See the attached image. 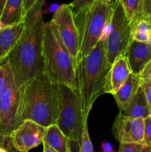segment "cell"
<instances>
[{
  "label": "cell",
  "instance_id": "36",
  "mask_svg": "<svg viewBox=\"0 0 151 152\" xmlns=\"http://www.w3.org/2000/svg\"><path fill=\"white\" fill-rule=\"evenodd\" d=\"M0 152H8V151H7V148L0 146Z\"/></svg>",
  "mask_w": 151,
  "mask_h": 152
},
{
  "label": "cell",
  "instance_id": "20",
  "mask_svg": "<svg viewBox=\"0 0 151 152\" xmlns=\"http://www.w3.org/2000/svg\"><path fill=\"white\" fill-rule=\"evenodd\" d=\"M79 152H94L87 129V121L83 122L82 132L80 140Z\"/></svg>",
  "mask_w": 151,
  "mask_h": 152
},
{
  "label": "cell",
  "instance_id": "16",
  "mask_svg": "<svg viewBox=\"0 0 151 152\" xmlns=\"http://www.w3.org/2000/svg\"><path fill=\"white\" fill-rule=\"evenodd\" d=\"M124 116L130 118H143L149 117L150 111L148 107L144 92L142 86L138 89L127 106L123 111H120Z\"/></svg>",
  "mask_w": 151,
  "mask_h": 152
},
{
  "label": "cell",
  "instance_id": "12",
  "mask_svg": "<svg viewBox=\"0 0 151 152\" xmlns=\"http://www.w3.org/2000/svg\"><path fill=\"white\" fill-rule=\"evenodd\" d=\"M124 56L128 60L131 72L140 75L151 61V48L147 43L133 40L127 48Z\"/></svg>",
  "mask_w": 151,
  "mask_h": 152
},
{
  "label": "cell",
  "instance_id": "33",
  "mask_svg": "<svg viewBox=\"0 0 151 152\" xmlns=\"http://www.w3.org/2000/svg\"><path fill=\"white\" fill-rule=\"evenodd\" d=\"M43 144V152H58L56 150L53 149V148L50 146L47 143L45 142H42Z\"/></svg>",
  "mask_w": 151,
  "mask_h": 152
},
{
  "label": "cell",
  "instance_id": "32",
  "mask_svg": "<svg viewBox=\"0 0 151 152\" xmlns=\"http://www.w3.org/2000/svg\"><path fill=\"white\" fill-rule=\"evenodd\" d=\"M80 142L70 140V152H79Z\"/></svg>",
  "mask_w": 151,
  "mask_h": 152
},
{
  "label": "cell",
  "instance_id": "19",
  "mask_svg": "<svg viewBox=\"0 0 151 152\" xmlns=\"http://www.w3.org/2000/svg\"><path fill=\"white\" fill-rule=\"evenodd\" d=\"M130 25L142 18V0H118Z\"/></svg>",
  "mask_w": 151,
  "mask_h": 152
},
{
  "label": "cell",
  "instance_id": "39",
  "mask_svg": "<svg viewBox=\"0 0 151 152\" xmlns=\"http://www.w3.org/2000/svg\"><path fill=\"white\" fill-rule=\"evenodd\" d=\"M149 148H150V152H151V143H150V145Z\"/></svg>",
  "mask_w": 151,
  "mask_h": 152
},
{
  "label": "cell",
  "instance_id": "22",
  "mask_svg": "<svg viewBox=\"0 0 151 152\" xmlns=\"http://www.w3.org/2000/svg\"><path fill=\"white\" fill-rule=\"evenodd\" d=\"M118 152H150V150L145 143H127L120 144Z\"/></svg>",
  "mask_w": 151,
  "mask_h": 152
},
{
  "label": "cell",
  "instance_id": "1",
  "mask_svg": "<svg viewBox=\"0 0 151 152\" xmlns=\"http://www.w3.org/2000/svg\"><path fill=\"white\" fill-rule=\"evenodd\" d=\"M45 0H40L25 18V29L6 59L18 88L31 79L44 73L43 57V26L41 7Z\"/></svg>",
  "mask_w": 151,
  "mask_h": 152
},
{
  "label": "cell",
  "instance_id": "11",
  "mask_svg": "<svg viewBox=\"0 0 151 152\" xmlns=\"http://www.w3.org/2000/svg\"><path fill=\"white\" fill-rule=\"evenodd\" d=\"M46 128L32 120H25L10 134L13 146L20 151L28 152L42 143Z\"/></svg>",
  "mask_w": 151,
  "mask_h": 152
},
{
  "label": "cell",
  "instance_id": "40",
  "mask_svg": "<svg viewBox=\"0 0 151 152\" xmlns=\"http://www.w3.org/2000/svg\"><path fill=\"white\" fill-rule=\"evenodd\" d=\"M149 117H150V118H151V111H150V114H149Z\"/></svg>",
  "mask_w": 151,
  "mask_h": 152
},
{
  "label": "cell",
  "instance_id": "30",
  "mask_svg": "<svg viewBox=\"0 0 151 152\" xmlns=\"http://www.w3.org/2000/svg\"><path fill=\"white\" fill-rule=\"evenodd\" d=\"M40 0H24V10L25 13L31 10Z\"/></svg>",
  "mask_w": 151,
  "mask_h": 152
},
{
  "label": "cell",
  "instance_id": "8",
  "mask_svg": "<svg viewBox=\"0 0 151 152\" xmlns=\"http://www.w3.org/2000/svg\"><path fill=\"white\" fill-rule=\"evenodd\" d=\"M20 94L9 68L7 83L0 93V135L9 137L17 128Z\"/></svg>",
  "mask_w": 151,
  "mask_h": 152
},
{
  "label": "cell",
  "instance_id": "7",
  "mask_svg": "<svg viewBox=\"0 0 151 152\" xmlns=\"http://www.w3.org/2000/svg\"><path fill=\"white\" fill-rule=\"evenodd\" d=\"M113 29L105 42L106 59L108 64L112 65L118 57L124 56L127 48L133 41L131 25L128 22L122 6L118 0L113 2Z\"/></svg>",
  "mask_w": 151,
  "mask_h": 152
},
{
  "label": "cell",
  "instance_id": "31",
  "mask_svg": "<svg viewBox=\"0 0 151 152\" xmlns=\"http://www.w3.org/2000/svg\"><path fill=\"white\" fill-rule=\"evenodd\" d=\"M101 152H115L114 150L113 145L108 142H102L101 144Z\"/></svg>",
  "mask_w": 151,
  "mask_h": 152
},
{
  "label": "cell",
  "instance_id": "18",
  "mask_svg": "<svg viewBox=\"0 0 151 152\" xmlns=\"http://www.w3.org/2000/svg\"><path fill=\"white\" fill-rule=\"evenodd\" d=\"M43 142L58 152H70V140L65 136L56 124L46 128Z\"/></svg>",
  "mask_w": 151,
  "mask_h": 152
},
{
  "label": "cell",
  "instance_id": "14",
  "mask_svg": "<svg viewBox=\"0 0 151 152\" xmlns=\"http://www.w3.org/2000/svg\"><path fill=\"white\" fill-rule=\"evenodd\" d=\"M142 83L141 76L131 73L125 83L114 94H113L120 111H123L127 106L132 98L137 92L138 89L142 86Z\"/></svg>",
  "mask_w": 151,
  "mask_h": 152
},
{
  "label": "cell",
  "instance_id": "26",
  "mask_svg": "<svg viewBox=\"0 0 151 152\" xmlns=\"http://www.w3.org/2000/svg\"><path fill=\"white\" fill-rule=\"evenodd\" d=\"M144 142L147 146L151 143V118L150 117L144 119Z\"/></svg>",
  "mask_w": 151,
  "mask_h": 152
},
{
  "label": "cell",
  "instance_id": "29",
  "mask_svg": "<svg viewBox=\"0 0 151 152\" xmlns=\"http://www.w3.org/2000/svg\"><path fill=\"white\" fill-rule=\"evenodd\" d=\"M112 20V19H111ZM113 29V25H112V22L111 21H110L106 25H105V28L103 30V32L102 34V37H101L100 40L99 41H102V42H106L107 38L109 37L111 31H112Z\"/></svg>",
  "mask_w": 151,
  "mask_h": 152
},
{
  "label": "cell",
  "instance_id": "9",
  "mask_svg": "<svg viewBox=\"0 0 151 152\" xmlns=\"http://www.w3.org/2000/svg\"><path fill=\"white\" fill-rule=\"evenodd\" d=\"M51 21L56 25L61 41L76 69L78 63V36L70 4L59 5Z\"/></svg>",
  "mask_w": 151,
  "mask_h": 152
},
{
  "label": "cell",
  "instance_id": "25",
  "mask_svg": "<svg viewBox=\"0 0 151 152\" xmlns=\"http://www.w3.org/2000/svg\"><path fill=\"white\" fill-rule=\"evenodd\" d=\"M142 87L143 88L149 109L151 111V77H150V78L142 79Z\"/></svg>",
  "mask_w": 151,
  "mask_h": 152
},
{
  "label": "cell",
  "instance_id": "4",
  "mask_svg": "<svg viewBox=\"0 0 151 152\" xmlns=\"http://www.w3.org/2000/svg\"><path fill=\"white\" fill-rule=\"evenodd\" d=\"M42 46L44 72L54 83L65 84L78 92L76 69L52 21L44 24Z\"/></svg>",
  "mask_w": 151,
  "mask_h": 152
},
{
  "label": "cell",
  "instance_id": "17",
  "mask_svg": "<svg viewBox=\"0 0 151 152\" xmlns=\"http://www.w3.org/2000/svg\"><path fill=\"white\" fill-rule=\"evenodd\" d=\"M131 73L128 60L125 56H120L114 62L110 72L111 94H114L120 88Z\"/></svg>",
  "mask_w": 151,
  "mask_h": 152
},
{
  "label": "cell",
  "instance_id": "37",
  "mask_svg": "<svg viewBox=\"0 0 151 152\" xmlns=\"http://www.w3.org/2000/svg\"><path fill=\"white\" fill-rule=\"evenodd\" d=\"M102 1H107V2H111V1H112V0H102Z\"/></svg>",
  "mask_w": 151,
  "mask_h": 152
},
{
  "label": "cell",
  "instance_id": "2",
  "mask_svg": "<svg viewBox=\"0 0 151 152\" xmlns=\"http://www.w3.org/2000/svg\"><path fill=\"white\" fill-rule=\"evenodd\" d=\"M19 94L17 127L25 120H32L44 128L57 124L59 86L45 72L25 83L19 88Z\"/></svg>",
  "mask_w": 151,
  "mask_h": 152
},
{
  "label": "cell",
  "instance_id": "38",
  "mask_svg": "<svg viewBox=\"0 0 151 152\" xmlns=\"http://www.w3.org/2000/svg\"><path fill=\"white\" fill-rule=\"evenodd\" d=\"M4 63H5V62H2L1 60H0V65H3V64H4Z\"/></svg>",
  "mask_w": 151,
  "mask_h": 152
},
{
  "label": "cell",
  "instance_id": "21",
  "mask_svg": "<svg viewBox=\"0 0 151 152\" xmlns=\"http://www.w3.org/2000/svg\"><path fill=\"white\" fill-rule=\"evenodd\" d=\"M151 31V19L141 18L131 25V34L134 32L150 33Z\"/></svg>",
  "mask_w": 151,
  "mask_h": 152
},
{
  "label": "cell",
  "instance_id": "28",
  "mask_svg": "<svg viewBox=\"0 0 151 152\" xmlns=\"http://www.w3.org/2000/svg\"><path fill=\"white\" fill-rule=\"evenodd\" d=\"M142 18L151 19V0H142Z\"/></svg>",
  "mask_w": 151,
  "mask_h": 152
},
{
  "label": "cell",
  "instance_id": "15",
  "mask_svg": "<svg viewBox=\"0 0 151 152\" xmlns=\"http://www.w3.org/2000/svg\"><path fill=\"white\" fill-rule=\"evenodd\" d=\"M25 16L24 0H7L0 17V28L23 22Z\"/></svg>",
  "mask_w": 151,
  "mask_h": 152
},
{
  "label": "cell",
  "instance_id": "10",
  "mask_svg": "<svg viewBox=\"0 0 151 152\" xmlns=\"http://www.w3.org/2000/svg\"><path fill=\"white\" fill-rule=\"evenodd\" d=\"M112 132L120 144L144 143V119L130 118L119 112Z\"/></svg>",
  "mask_w": 151,
  "mask_h": 152
},
{
  "label": "cell",
  "instance_id": "5",
  "mask_svg": "<svg viewBox=\"0 0 151 152\" xmlns=\"http://www.w3.org/2000/svg\"><path fill=\"white\" fill-rule=\"evenodd\" d=\"M113 10V2L96 0L90 7L73 13L78 36V62L98 44L105 25L112 19Z\"/></svg>",
  "mask_w": 151,
  "mask_h": 152
},
{
  "label": "cell",
  "instance_id": "34",
  "mask_svg": "<svg viewBox=\"0 0 151 152\" xmlns=\"http://www.w3.org/2000/svg\"><path fill=\"white\" fill-rule=\"evenodd\" d=\"M7 151H8V152H25V151H19V150L16 149V148L13 146V144H12L11 141L10 140V142H9L8 145H7Z\"/></svg>",
  "mask_w": 151,
  "mask_h": 152
},
{
  "label": "cell",
  "instance_id": "3",
  "mask_svg": "<svg viewBox=\"0 0 151 152\" xmlns=\"http://www.w3.org/2000/svg\"><path fill=\"white\" fill-rule=\"evenodd\" d=\"M111 68L112 65L107 62L105 42L99 41L90 53L78 62L76 76L83 121H87L98 97L103 94H111Z\"/></svg>",
  "mask_w": 151,
  "mask_h": 152
},
{
  "label": "cell",
  "instance_id": "35",
  "mask_svg": "<svg viewBox=\"0 0 151 152\" xmlns=\"http://www.w3.org/2000/svg\"><path fill=\"white\" fill-rule=\"evenodd\" d=\"M6 1H7V0H0V17H1V13H2L3 9H4Z\"/></svg>",
  "mask_w": 151,
  "mask_h": 152
},
{
  "label": "cell",
  "instance_id": "27",
  "mask_svg": "<svg viewBox=\"0 0 151 152\" xmlns=\"http://www.w3.org/2000/svg\"><path fill=\"white\" fill-rule=\"evenodd\" d=\"M133 40L142 43H148L150 39L149 33L144 32H134L132 34Z\"/></svg>",
  "mask_w": 151,
  "mask_h": 152
},
{
  "label": "cell",
  "instance_id": "13",
  "mask_svg": "<svg viewBox=\"0 0 151 152\" xmlns=\"http://www.w3.org/2000/svg\"><path fill=\"white\" fill-rule=\"evenodd\" d=\"M25 29V20L22 22L0 28V60L6 62L13 48L17 44Z\"/></svg>",
  "mask_w": 151,
  "mask_h": 152
},
{
  "label": "cell",
  "instance_id": "24",
  "mask_svg": "<svg viewBox=\"0 0 151 152\" xmlns=\"http://www.w3.org/2000/svg\"><path fill=\"white\" fill-rule=\"evenodd\" d=\"M10 66L7 62L0 65V93L5 88L7 83V77Z\"/></svg>",
  "mask_w": 151,
  "mask_h": 152
},
{
  "label": "cell",
  "instance_id": "23",
  "mask_svg": "<svg viewBox=\"0 0 151 152\" xmlns=\"http://www.w3.org/2000/svg\"><path fill=\"white\" fill-rule=\"evenodd\" d=\"M95 1L96 0H74L70 4L72 8L73 13H76L87 7H90L94 4Z\"/></svg>",
  "mask_w": 151,
  "mask_h": 152
},
{
  "label": "cell",
  "instance_id": "6",
  "mask_svg": "<svg viewBox=\"0 0 151 152\" xmlns=\"http://www.w3.org/2000/svg\"><path fill=\"white\" fill-rule=\"evenodd\" d=\"M59 117L57 126L70 140L80 142L83 119L78 92L59 83Z\"/></svg>",
  "mask_w": 151,
  "mask_h": 152
}]
</instances>
